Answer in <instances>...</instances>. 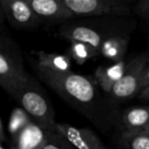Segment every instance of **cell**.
Wrapping results in <instances>:
<instances>
[{"instance_id":"cell-1","label":"cell","mask_w":149,"mask_h":149,"mask_svg":"<svg viewBox=\"0 0 149 149\" xmlns=\"http://www.w3.org/2000/svg\"><path fill=\"white\" fill-rule=\"evenodd\" d=\"M34 70L44 84L98 129L105 132L111 127L114 113L106 100L101 98L93 80L72 70L55 72L40 68Z\"/></svg>"},{"instance_id":"cell-2","label":"cell","mask_w":149,"mask_h":149,"mask_svg":"<svg viewBox=\"0 0 149 149\" xmlns=\"http://www.w3.org/2000/svg\"><path fill=\"white\" fill-rule=\"evenodd\" d=\"M136 22L132 17L79 19L64 23L56 36L70 42H83L92 46L99 54L103 43L118 35L133 34Z\"/></svg>"},{"instance_id":"cell-3","label":"cell","mask_w":149,"mask_h":149,"mask_svg":"<svg viewBox=\"0 0 149 149\" xmlns=\"http://www.w3.org/2000/svg\"><path fill=\"white\" fill-rule=\"evenodd\" d=\"M29 114L34 123L48 133L55 132V111L39 82L29 74L21 84L6 92Z\"/></svg>"},{"instance_id":"cell-4","label":"cell","mask_w":149,"mask_h":149,"mask_svg":"<svg viewBox=\"0 0 149 149\" xmlns=\"http://www.w3.org/2000/svg\"><path fill=\"white\" fill-rule=\"evenodd\" d=\"M76 19L132 17L134 3L129 0H64Z\"/></svg>"},{"instance_id":"cell-5","label":"cell","mask_w":149,"mask_h":149,"mask_svg":"<svg viewBox=\"0 0 149 149\" xmlns=\"http://www.w3.org/2000/svg\"><path fill=\"white\" fill-rule=\"evenodd\" d=\"M28 76L17 44L7 35H0V87L7 92Z\"/></svg>"},{"instance_id":"cell-6","label":"cell","mask_w":149,"mask_h":149,"mask_svg":"<svg viewBox=\"0 0 149 149\" xmlns=\"http://www.w3.org/2000/svg\"><path fill=\"white\" fill-rule=\"evenodd\" d=\"M148 62L149 56L147 51L132 55V60L127 72L108 94V99L106 102L110 108L116 104L130 100L135 95H138L140 92L139 85L141 74Z\"/></svg>"},{"instance_id":"cell-7","label":"cell","mask_w":149,"mask_h":149,"mask_svg":"<svg viewBox=\"0 0 149 149\" xmlns=\"http://www.w3.org/2000/svg\"><path fill=\"white\" fill-rule=\"evenodd\" d=\"M5 19L17 30H35L42 26L27 0H0Z\"/></svg>"},{"instance_id":"cell-8","label":"cell","mask_w":149,"mask_h":149,"mask_svg":"<svg viewBox=\"0 0 149 149\" xmlns=\"http://www.w3.org/2000/svg\"><path fill=\"white\" fill-rule=\"evenodd\" d=\"M32 10L41 21L42 26L63 25L76 19L64 0H27Z\"/></svg>"},{"instance_id":"cell-9","label":"cell","mask_w":149,"mask_h":149,"mask_svg":"<svg viewBox=\"0 0 149 149\" xmlns=\"http://www.w3.org/2000/svg\"><path fill=\"white\" fill-rule=\"evenodd\" d=\"M55 132L61 135L74 149H106L101 139L90 128L56 123Z\"/></svg>"},{"instance_id":"cell-10","label":"cell","mask_w":149,"mask_h":149,"mask_svg":"<svg viewBox=\"0 0 149 149\" xmlns=\"http://www.w3.org/2000/svg\"><path fill=\"white\" fill-rule=\"evenodd\" d=\"M132 60V56L125 57L118 62H110L108 64L100 65L94 72L95 83L105 94H109L112 88L120 80L127 72Z\"/></svg>"},{"instance_id":"cell-11","label":"cell","mask_w":149,"mask_h":149,"mask_svg":"<svg viewBox=\"0 0 149 149\" xmlns=\"http://www.w3.org/2000/svg\"><path fill=\"white\" fill-rule=\"evenodd\" d=\"M49 134L36 123L31 122L11 140L10 149H43Z\"/></svg>"},{"instance_id":"cell-12","label":"cell","mask_w":149,"mask_h":149,"mask_svg":"<svg viewBox=\"0 0 149 149\" xmlns=\"http://www.w3.org/2000/svg\"><path fill=\"white\" fill-rule=\"evenodd\" d=\"M33 55V68L55 72H65L72 70V60L68 54L46 51H31Z\"/></svg>"},{"instance_id":"cell-13","label":"cell","mask_w":149,"mask_h":149,"mask_svg":"<svg viewBox=\"0 0 149 149\" xmlns=\"http://www.w3.org/2000/svg\"><path fill=\"white\" fill-rule=\"evenodd\" d=\"M149 122V105H136L126 109L120 116L123 132H139Z\"/></svg>"},{"instance_id":"cell-14","label":"cell","mask_w":149,"mask_h":149,"mask_svg":"<svg viewBox=\"0 0 149 149\" xmlns=\"http://www.w3.org/2000/svg\"><path fill=\"white\" fill-rule=\"evenodd\" d=\"M66 54L78 65H83L88 60L99 57L98 52L92 46L83 42H70Z\"/></svg>"},{"instance_id":"cell-15","label":"cell","mask_w":149,"mask_h":149,"mask_svg":"<svg viewBox=\"0 0 149 149\" xmlns=\"http://www.w3.org/2000/svg\"><path fill=\"white\" fill-rule=\"evenodd\" d=\"M118 145L120 149H149V135L139 132H123Z\"/></svg>"},{"instance_id":"cell-16","label":"cell","mask_w":149,"mask_h":149,"mask_svg":"<svg viewBox=\"0 0 149 149\" xmlns=\"http://www.w3.org/2000/svg\"><path fill=\"white\" fill-rule=\"evenodd\" d=\"M32 118L29 114L25 111L22 107H17L11 111L8 122V133L11 137V140L17 136L28 125L30 124Z\"/></svg>"},{"instance_id":"cell-17","label":"cell","mask_w":149,"mask_h":149,"mask_svg":"<svg viewBox=\"0 0 149 149\" xmlns=\"http://www.w3.org/2000/svg\"><path fill=\"white\" fill-rule=\"evenodd\" d=\"M133 15L140 22L143 29L149 31V0H140L133 5Z\"/></svg>"},{"instance_id":"cell-18","label":"cell","mask_w":149,"mask_h":149,"mask_svg":"<svg viewBox=\"0 0 149 149\" xmlns=\"http://www.w3.org/2000/svg\"><path fill=\"white\" fill-rule=\"evenodd\" d=\"M43 149H74L61 135L58 133H50L47 137Z\"/></svg>"},{"instance_id":"cell-19","label":"cell","mask_w":149,"mask_h":149,"mask_svg":"<svg viewBox=\"0 0 149 149\" xmlns=\"http://www.w3.org/2000/svg\"><path fill=\"white\" fill-rule=\"evenodd\" d=\"M149 86V62L146 64L141 74V80H140V85H139V89L143 90L144 88Z\"/></svg>"},{"instance_id":"cell-20","label":"cell","mask_w":149,"mask_h":149,"mask_svg":"<svg viewBox=\"0 0 149 149\" xmlns=\"http://www.w3.org/2000/svg\"><path fill=\"white\" fill-rule=\"evenodd\" d=\"M0 35H6V27H5V17L3 15L2 6L0 3Z\"/></svg>"},{"instance_id":"cell-21","label":"cell","mask_w":149,"mask_h":149,"mask_svg":"<svg viewBox=\"0 0 149 149\" xmlns=\"http://www.w3.org/2000/svg\"><path fill=\"white\" fill-rule=\"evenodd\" d=\"M138 97L142 100H146V101H149V86L146 88H144L143 90H141L138 94Z\"/></svg>"},{"instance_id":"cell-22","label":"cell","mask_w":149,"mask_h":149,"mask_svg":"<svg viewBox=\"0 0 149 149\" xmlns=\"http://www.w3.org/2000/svg\"><path fill=\"white\" fill-rule=\"evenodd\" d=\"M0 140L1 141L5 140V133H4V129H3V124L1 118H0Z\"/></svg>"},{"instance_id":"cell-23","label":"cell","mask_w":149,"mask_h":149,"mask_svg":"<svg viewBox=\"0 0 149 149\" xmlns=\"http://www.w3.org/2000/svg\"><path fill=\"white\" fill-rule=\"evenodd\" d=\"M139 133H143V134H146V135H149V122L144 128L142 129L141 131H139Z\"/></svg>"},{"instance_id":"cell-24","label":"cell","mask_w":149,"mask_h":149,"mask_svg":"<svg viewBox=\"0 0 149 149\" xmlns=\"http://www.w3.org/2000/svg\"><path fill=\"white\" fill-rule=\"evenodd\" d=\"M147 53H148V56H149V48H148V50H147Z\"/></svg>"},{"instance_id":"cell-25","label":"cell","mask_w":149,"mask_h":149,"mask_svg":"<svg viewBox=\"0 0 149 149\" xmlns=\"http://www.w3.org/2000/svg\"><path fill=\"white\" fill-rule=\"evenodd\" d=\"M0 149H3V147H1V146H0Z\"/></svg>"},{"instance_id":"cell-26","label":"cell","mask_w":149,"mask_h":149,"mask_svg":"<svg viewBox=\"0 0 149 149\" xmlns=\"http://www.w3.org/2000/svg\"><path fill=\"white\" fill-rule=\"evenodd\" d=\"M106 149H109V148H108V147H106Z\"/></svg>"},{"instance_id":"cell-27","label":"cell","mask_w":149,"mask_h":149,"mask_svg":"<svg viewBox=\"0 0 149 149\" xmlns=\"http://www.w3.org/2000/svg\"><path fill=\"white\" fill-rule=\"evenodd\" d=\"M0 143H1V140H0ZM0 146H1V145H0Z\"/></svg>"}]
</instances>
